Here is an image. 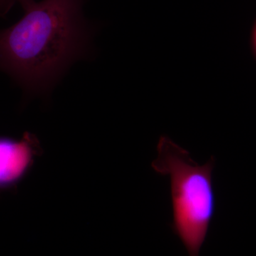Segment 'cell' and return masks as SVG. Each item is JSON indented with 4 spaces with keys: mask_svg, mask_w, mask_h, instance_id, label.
Segmentation results:
<instances>
[{
    "mask_svg": "<svg viewBox=\"0 0 256 256\" xmlns=\"http://www.w3.org/2000/svg\"><path fill=\"white\" fill-rule=\"evenodd\" d=\"M82 0H43L0 30V70L28 95L46 94L76 60L88 55L92 32Z\"/></svg>",
    "mask_w": 256,
    "mask_h": 256,
    "instance_id": "obj_1",
    "label": "cell"
},
{
    "mask_svg": "<svg viewBox=\"0 0 256 256\" xmlns=\"http://www.w3.org/2000/svg\"><path fill=\"white\" fill-rule=\"evenodd\" d=\"M158 156L152 168L170 180L172 203V229L186 248L188 256H200L216 210L212 173L214 156L198 164L186 150L166 136H160Z\"/></svg>",
    "mask_w": 256,
    "mask_h": 256,
    "instance_id": "obj_2",
    "label": "cell"
},
{
    "mask_svg": "<svg viewBox=\"0 0 256 256\" xmlns=\"http://www.w3.org/2000/svg\"><path fill=\"white\" fill-rule=\"evenodd\" d=\"M43 150L36 136L21 139L0 137V191L15 188L28 176Z\"/></svg>",
    "mask_w": 256,
    "mask_h": 256,
    "instance_id": "obj_3",
    "label": "cell"
},
{
    "mask_svg": "<svg viewBox=\"0 0 256 256\" xmlns=\"http://www.w3.org/2000/svg\"><path fill=\"white\" fill-rule=\"evenodd\" d=\"M34 0H0V16H4L16 2L20 3L24 10L34 2Z\"/></svg>",
    "mask_w": 256,
    "mask_h": 256,
    "instance_id": "obj_4",
    "label": "cell"
},
{
    "mask_svg": "<svg viewBox=\"0 0 256 256\" xmlns=\"http://www.w3.org/2000/svg\"><path fill=\"white\" fill-rule=\"evenodd\" d=\"M252 48H254V52H255L256 56V25L255 28H254V32H252Z\"/></svg>",
    "mask_w": 256,
    "mask_h": 256,
    "instance_id": "obj_5",
    "label": "cell"
}]
</instances>
